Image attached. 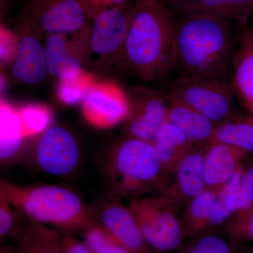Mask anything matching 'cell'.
<instances>
[{
    "label": "cell",
    "mask_w": 253,
    "mask_h": 253,
    "mask_svg": "<svg viewBox=\"0 0 253 253\" xmlns=\"http://www.w3.org/2000/svg\"><path fill=\"white\" fill-rule=\"evenodd\" d=\"M17 111L26 137L43 133L49 127L51 112L46 106L30 105Z\"/></svg>",
    "instance_id": "obj_26"
},
{
    "label": "cell",
    "mask_w": 253,
    "mask_h": 253,
    "mask_svg": "<svg viewBox=\"0 0 253 253\" xmlns=\"http://www.w3.org/2000/svg\"><path fill=\"white\" fill-rule=\"evenodd\" d=\"M21 14L42 36L74 35L88 26L79 0H25Z\"/></svg>",
    "instance_id": "obj_8"
},
{
    "label": "cell",
    "mask_w": 253,
    "mask_h": 253,
    "mask_svg": "<svg viewBox=\"0 0 253 253\" xmlns=\"http://www.w3.org/2000/svg\"><path fill=\"white\" fill-rule=\"evenodd\" d=\"M248 154L244 150L223 143L211 142L205 147L206 188L219 191L239 172Z\"/></svg>",
    "instance_id": "obj_17"
},
{
    "label": "cell",
    "mask_w": 253,
    "mask_h": 253,
    "mask_svg": "<svg viewBox=\"0 0 253 253\" xmlns=\"http://www.w3.org/2000/svg\"><path fill=\"white\" fill-rule=\"evenodd\" d=\"M33 156L38 167L46 174L69 175L79 163V146L73 133L64 126H49L38 139Z\"/></svg>",
    "instance_id": "obj_9"
},
{
    "label": "cell",
    "mask_w": 253,
    "mask_h": 253,
    "mask_svg": "<svg viewBox=\"0 0 253 253\" xmlns=\"http://www.w3.org/2000/svg\"><path fill=\"white\" fill-rule=\"evenodd\" d=\"M1 253H11V251H10V249H2L1 251Z\"/></svg>",
    "instance_id": "obj_36"
},
{
    "label": "cell",
    "mask_w": 253,
    "mask_h": 253,
    "mask_svg": "<svg viewBox=\"0 0 253 253\" xmlns=\"http://www.w3.org/2000/svg\"><path fill=\"white\" fill-rule=\"evenodd\" d=\"M236 243L224 231L213 228L191 238L173 253H237Z\"/></svg>",
    "instance_id": "obj_25"
},
{
    "label": "cell",
    "mask_w": 253,
    "mask_h": 253,
    "mask_svg": "<svg viewBox=\"0 0 253 253\" xmlns=\"http://www.w3.org/2000/svg\"><path fill=\"white\" fill-rule=\"evenodd\" d=\"M176 21L166 0H144L130 9L124 63L143 81L161 79L174 68Z\"/></svg>",
    "instance_id": "obj_1"
},
{
    "label": "cell",
    "mask_w": 253,
    "mask_h": 253,
    "mask_svg": "<svg viewBox=\"0 0 253 253\" xmlns=\"http://www.w3.org/2000/svg\"><path fill=\"white\" fill-rule=\"evenodd\" d=\"M84 78L83 73L78 78L68 81H60L59 96L61 101L67 104L83 101L86 91L91 84Z\"/></svg>",
    "instance_id": "obj_29"
},
{
    "label": "cell",
    "mask_w": 253,
    "mask_h": 253,
    "mask_svg": "<svg viewBox=\"0 0 253 253\" xmlns=\"http://www.w3.org/2000/svg\"><path fill=\"white\" fill-rule=\"evenodd\" d=\"M196 146L178 164L173 180L161 196L178 211L206 189L205 148Z\"/></svg>",
    "instance_id": "obj_13"
},
{
    "label": "cell",
    "mask_w": 253,
    "mask_h": 253,
    "mask_svg": "<svg viewBox=\"0 0 253 253\" xmlns=\"http://www.w3.org/2000/svg\"><path fill=\"white\" fill-rule=\"evenodd\" d=\"M170 92L216 125L236 116L231 81L221 78H178Z\"/></svg>",
    "instance_id": "obj_7"
},
{
    "label": "cell",
    "mask_w": 253,
    "mask_h": 253,
    "mask_svg": "<svg viewBox=\"0 0 253 253\" xmlns=\"http://www.w3.org/2000/svg\"><path fill=\"white\" fill-rule=\"evenodd\" d=\"M19 211L7 200L0 196V237L5 239L14 234L18 222L16 213Z\"/></svg>",
    "instance_id": "obj_30"
},
{
    "label": "cell",
    "mask_w": 253,
    "mask_h": 253,
    "mask_svg": "<svg viewBox=\"0 0 253 253\" xmlns=\"http://www.w3.org/2000/svg\"><path fill=\"white\" fill-rule=\"evenodd\" d=\"M7 1V0H1V5L3 4V3H5V1Z\"/></svg>",
    "instance_id": "obj_37"
},
{
    "label": "cell",
    "mask_w": 253,
    "mask_h": 253,
    "mask_svg": "<svg viewBox=\"0 0 253 253\" xmlns=\"http://www.w3.org/2000/svg\"><path fill=\"white\" fill-rule=\"evenodd\" d=\"M182 14H199L221 19L248 22L253 13V5L248 0H195L173 5Z\"/></svg>",
    "instance_id": "obj_20"
},
{
    "label": "cell",
    "mask_w": 253,
    "mask_h": 253,
    "mask_svg": "<svg viewBox=\"0 0 253 253\" xmlns=\"http://www.w3.org/2000/svg\"><path fill=\"white\" fill-rule=\"evenodd\" d=\"M82 102L84 117L98 127L124 123L130 110L129 96L113 84H91Z\"/></svg>",
    "instance_id": "obj_11"
},
{
    "label": "cell",
    "mask_w": 253,
    "mask_h": 253,
    "mask_svg": "<svg viewBox=\"0 0 253 253\" xmlns=\"http://www.w3.org/2000/svg\"><path fill=\"white\" fill-rule=\"evenodd\" d=\"M248 1H249L251 4H252L253 5V0H248Z\"/></svg>",
    "instance_id": "obj_38"
},
{
    "label": "cell",
    "mask_w": 253,
    "mask_h": 253,
    "mask_svg": "<svg viewBox=\"0 0 253 253\" xmlns=\"http://www.w3.org/2000/svg\"><path fill=\"white\" fill-rule=\"evenodd\" d=\"M153 144L163 169L169 174H173L181 159L196 146L168 121L158 131Z\"/></svg>",
    "instance_id": "obj_21"
},
{
    "label": "cell",
    "mask_w": 253,
    "mask_h": 253,
    "mask_svg": "<svg viewBox=\"0 0 253 253\" xmlns=\"http://www.w3.org/2000/svg\"><path fill=\"white\" fill-rule=\"evenodd\" d=\"M169 176L154 144L137 138L125 136L113 146L106 160V191L114 201L161 196L170 184Z\"/></svg>",
    "instance_id": "obj_3"
},
{
    "label": "cell",
    "mask_w": 253,
    "mask_h": 253,
    "mask_svg": "<svg viewBox=\"0 0 253 253\" xmlns=\"http://www.w3.org/2000/svg\"><path fill=\"white\" fill-rule=\"evenodd\" d=\"M240 26L231 83L236 97L248 114L253 116V33L248 22Z\"/></svg>",
    "instance_id": "obj_16"
},
{
    "label": "cell",
    "mask_w": 253,
    "mask_h": 253,
    "mask_svg": "<svg viewBox=\"0 0 253 253\" xmlns=\"http://www.w3.org/2000/svg\"><path fill=\"white\" fill-rule=\"evenodd\" d=\"M88 19L94 21L105 10L112 8L110 0H79Z\"/></svg>",
    "instance_id": "obj_31"
},
{
    "label": "cell",
    "mask_w": 253,
    "mask_h": 253,
    "mask_svg": "<svg viewBox=\"0 0 253 253\" xmlns=\"http://www.w3.org/2000/svg\"><path fill=\"white\" fill-rule=\"evenodd\" d=\"M63 253H92L85 243L71 236L62 238Z\"/></svg>",
    "instance_id": "obj_33"
},
{
    "label": "cell",
    "mask_w": 253,
    "mask_h": 253,
    "mask_svg": "<svg viewBox=\"0 0 253 253\" xmlns=\"http://www.w3.org/2000/svg\"><path fill=\"white\" fill-rule=\"evenodd\" d=\"M211 142L223 143L253 153V116L236 114L216 126ZM208 143V144H209Z\"/></svg>",
    "instance_id": "obj_24"
},
{
    "label": "cell",
    "mask_w": 253,
    "mask_h": 253,
    "mask_svg": "<svg viewBox=\"0 0 253 253\" xmlns=\"http://www.w3.org/2000/svg\"><path fill=\"white\" fill-rule=\"evenodd\" d=\"M130 110L124 122L125 136L154 142L158 131L168 121L166 98L145 86L134 88L129 95Z\"/></svg>",
    "instance_id": "obj_10"
},
{
    "label": "cell",
    "mask_w": 253,
    "mask_h": 253,
    "mask_svg": "<svg viewBox=\"0 0 253 253\" xmlns=\"http://www.w3.org/2000/svg\"><path fill=\"white\" fill-rule=\"evenodd\" d=\"M126 0H110L112 8L123 7L126 4Z\"/></svg>",
    "instance_id": "obj_34"
},
{
    "label": "cell",
    "mask_w": 253,
    "mask_h": 253,
    "mask_svg": "<svg viewBox=\"0 0 253 253\" xmlns=\"http://www.w3.org/2000/svg\"><path fill=\"white\" fill-rule=\"evenodd\" d=\"M18 28L19 38L12 66L13 76L22 84H39L48 73L45 48L41 42L42 36L21 14Z\"/></svg>",
    "instance_id": "obj_12"
},
{
    "label": "cell",
    "mask_w": 253,
    "mask_h": 253,
    "mask_svg": "<svg viewBox=\"0 0 253 253\" xmlns=\"http://www.w3.org/2000/svg\"><path fill=\"white\" fill-rule=\"evenodd\" d=\"M251 30H252L253 33V23L252 24V26H251Z\"/></svg>",
    "instance_id": "obj_40"
},
{
    "label": "cell",
    "mask_w": 253,
    "mask_h": 253,
    "mask_svg": "<svg viewBox=\"0 0 253 253\" xmlns=\"http://www.w3.org/2000/svg\"><path fill=\"white\" fill-rule=\"evenodd\" d=\"M26 136L17 111L1 102L0 106V159L1 164L14 162L20 157Z\"/></svg>",
    "instance_id": "obj_23"
},
{
    "label": "cell",
    "mask_w": 253,
    "mask_h": 253,
    "mask_svg": "<svg viewBox=\"0 0 253 253\" xmlns=\"http://www.w3.org/2000/svg\"><path fill=\"white\" fill-rule=\"evenodd\" d=\"M127 206L154 251L174 252L182 246L186 237L179 211L166 198L144 196L132 200Z\"/></svg>",
    "instance_id": "obj_5"
},
{
    "label": "cell",
    "mask_w": 253,
    "mask_h": 253,
    "mask_svg": "<svg viewBox=\"0 0 253 253\" xmlns=\"http://www.w3.org/2000/svg\"><path fill=\"white\" fill-rule=\"evenodd\" d=\"M219 191L207 189L183 208L180 217L186 239H191L211 229Z\"/></svg>",
    "instance_id": "obj_22"
},
{
    "label": "cell",
    "mask_w": 253,
    "mask_h": 253,
    "mask_svg": "<svg viewBox=\"0 0 253 253\" xmlns=\"http://www.w3.org/2000/svg\"><path fill=\"white\" fill-rule=\"evenodd\" d=\"M130 10L109 8L94 20L84 63L91 72L109 71L124 61Z\"/></svg>",
    "instance_id": "obj_6"
},
{
    "label": "cell",
    "mask_w": 253,
    "mask_h": 253,
    "mask_svg": "<svg viewBox=\"0 0 253 253\" xmlns=\"http://www.w3.org/2000/svg\"><path fill=\"white\" fill-rule=\"evenodd\" d=\"M100 224L104 226L129 253H154L141 234L128 206L111 200L101 204Z\"/></svg>",
    "instance_id": "obj_14"
},
{
    "label": "cell",
    "mask_w": 253,
    "mask_h": 253,
    "mask_svg": "<svg viewBox=\"0 0 253 253\" xmlns=\"http://www.w3.org/2000/svg\"><path fill=\"white\" fill-rule=\"evenodd\" d=\"M222 230L237 243L253 242V204L238 211Z\"/></svg>",
    "instance_id": "obj_28"
},
{
    "label": "cell",
    "mask_w": 253,
    "mask_h": 253,
    "mask_svg": "<svg viewBox=\"0 0 253 253\" xmlns=\"http://www.w3.org/2000/svg\"><path fill=\"white\" fill-rule=\"evenodd\" d=\"M231 20L183 14L176 21L174 68L178 78L229 79L236 43Z\"/></svg>",
    "instance_id": "obj_2"
},
{
    "label": "cell",
    "mask_w": 253,
    "mask_h": 253,
    "mask_svg": "<svg viewBox=\"0 0 253 253\" xmlns=\"http://www.w3.org/2000/svg\"><path fill=\"white\" fill-rule=\"evenodd\" d=\"M62 238L45 224L27 219L16 233L11 253H63Z\"/></svg>",
    "instance_id": "obj_19"
},
{
    "label": "cell",
    "mask_w": 253,
    "mask_h": 253,
    "mask_svg": "<svg viewBox=\"0 0 253 253\" xmlns=\"http://www.w3.org/2000/svg\"><path fill=\"white\" fill-rule=\"evenodd\" d=\"M0 196L30 220L65 230H84L96 224L92 209L73 190L54 184L22 185L0 181Z\"/></svg>",
    "instance_id": "obj_4"
},
{
    "label": "cell",
    "mask_w": 253,
    "mask_h": 253,
    "mask_svg": "<svg viewBox=\"0 0 253 253\" xmlns=\"http://www.w3.org/2000/svg\"><path fill=\"white\" fill-rule=\"evenodd\" d=\"M166 98L168 106V121L177 126L196 146H206L212 139L217 125L170 91Z\"/></svg>",
    "instance_id": "obj_18"
},
{
    "label": "cell",
    "mask_w": 253,
    "mask_h": 253,
    "mask_svg": "<svg viewBox=\"0 0 253 253\" xmlns=\"http://www.w3.org/2000/svg\"><path fill=\"white\" fill-rule=\"evenodd\" d=\"M247 253H253V250H252V251H250V252Z\"/></svg>",
    "instance_id": "obj_41"
},
{
    "label": "cell",
    "mask_w": 253,
    "mask_h": 253,
    "mask_svg": "<svg viewBox=\"0 0 253 253\" xmlns=\"http://www.w3.org/2000/svg\"><path fill=\"white\" fill-rule=\"evenodd\" d=\"M84 238L92 253H129L104 226L97 223L86 229Z\"/></svg>",
    "instance_id": "obj_27"
},
{
    "label": "cell",
    "mask_w": 253,
    "mask_h": 253,
    "mask_svg": "<svg viewBox=\"0 0 253 253\" xmlns=\"http://www.w3.org/2000/svg\"><path fill=\"white\" fill-rule=\"evenodd\" d=\"M68 35L53 34L46 36L45 55L47 72L60 81L73 80L81 76L85 57L79 38L71 41Z\"/></svg>",
    "instance_id": "obj_15"
},
{
    "label": "cell",
    "mask_w": 253,
    "mask_h": 253,
    "mask_svg": "<svg viewBox=\"0 0 253 253\" xmlns=\"http://www.w3.org/2000/svg\"><path fill=\"white\" fill-rule=\"evenodd\" d=\"M241 190L246 201L253 204V163L246 169H243Z\"/></svg>",
    "instance_id": "obj_32"
},
{
    "label": "cell",
    "mask_w": 253,
    "mask_h": 253,
    "mask_svg": "<svg viewBox=\"0 0 253 253\" xmlns=\"http://www.w3.org/2000/svg\"><path fill=\"white\" fill-rule=\"evenodd\" d=\"M144 1V0H137V1H136V2H140V1Z\"/></svg>",
    "instance_id": "obj_39"
},
{
    "label": "cell",
    "mask_w": 253,
    "mask_h": 253,
    "mask_svg": "<svg viewBox=\"0 0 253 253\" xmlns=\"http://www.w3.org/2000/svg\"><path fill=\"white\" fill-rule=\"evenodd\" d=\"M167 2L170 3L172 5L184 4V3L191 2L195 0H166Z\"/></svg>",
    "instance_id": "obj_35"
}]
</instances>
